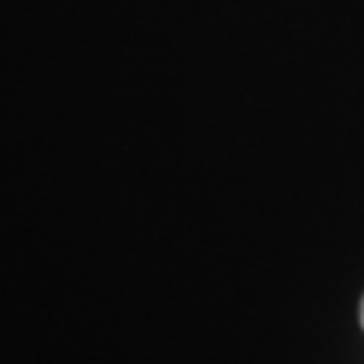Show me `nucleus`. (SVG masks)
<instances>
[{"mask_svg": "<svg viewBox=\"0 0 364 364\" xmlns=\"http://www.w3.org/2000/svg\"><path fill=\"white\" fill-rule=\"evenodd\" d=\"M361 325H364V301H361Z\"/></svg>", "mask_w": 364, "mask_h": 364, "instance_id": "obj_1", "label": "nucleus"}]
</instances>
